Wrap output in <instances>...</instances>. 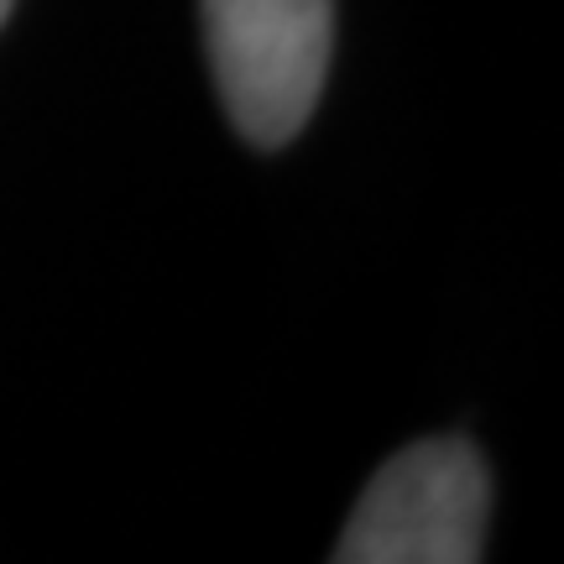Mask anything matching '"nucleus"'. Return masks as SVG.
<instances>
[{"mask_svg":"<svg viewBox=\"0 0 564 564\" xmlns=\"http://www.w3.org/2000/svg\"><path fill=\"white\" fill-rule=\"evenodd\" d=\"M204 47L230 126L251 147H288L324 95L335 0H204Z\"/></svg>","mask_w":564,"mask_h":564,"instance_id":"obj_1","label":"nucleus"},{"mask_svg":"<svg viewBox=\"0 0 564 564\" xmlns=\"http://www.w3.org/2000/svg\"><path fill=\"white\" fill-rule=\"evenodd\" d=\"M491 518V481L460 434L419 440L371 476L345 523L340 564H476Z\"/></svg>","mask_w":564,"mask_h":564,"instance_id":"obj_2","label":"nucleus"},{"mask_svg":"<svg viewBox=\"0 0 564 564\" xmlns=\"http://www.w3.org/2000/svg\"><path fill=\"white\" fill-rule=\"evenodd\" d=\"M11 6H17V0H0V26H6V17H11Z\"/></svg>","mask_w":564,"mask_h":564,"instance_id":"obj_3","label":"nucleus"}]
</instances>
